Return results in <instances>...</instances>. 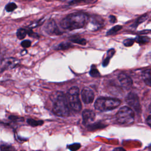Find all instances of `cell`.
Masks as SVG:
<instances>
[{"instance_id": "cell-1", "label": "cell", "mask_w": 151, "mask_h": 151, "mask_svg": "<svg viewBox=\"0 0 151 151\" xmlns=\"http://www.w3.org/2000/svg\"><path fill=\"white\" fill-rule=\"evenodd\" d=\"M50 99L53 102L52 111L60 117H67L70 114V109L66 96L61 91H56L52 93Z\"/></svg>"}, {"instance_id": "cell-2", "label": "cell", "mask_w": 151, "mask_h": 151, "mask_svg": "<svg viewBox=\"0 0 151 151\" xmlns=\"http://www.w3.org/2000/svg\"><path fill=\"white\" fill-rule=\"evenodd\" d=\"M88 17L86 14L82 12H75L68 14L64 18L60 25L61 27L65 29L73 30L80 29L85 26L87 22Z\"/></svg>"}, {"instance_id": "cell-3", "label": "cell", "mask_w": 151, "mask_h": 151, "mask_svg": "<svg viewBox=\"0 0 151 151\" xmlns=\"http://www.w3.org/2000/svg\"><path fill=\"white\" fill-rule=\"evenodd\" d=\"M121 101L117 99L110 97H100L94 103L96 109L101 111H106L113 110L120 106Z\"/></svg>"}, {"instance_id": "cell-4", "label": "cell", "mask_w": 151, "mask_h": 151, "mask_svg": "<svg viewBox=\"0 0 151 151\" xmlns=\"http://www.w3.org/2000/svg\"><path fill=\"white\" fill-rule=\"evenodd\" d=\"M117 122L122 124H130L134 121V112L128 106L122 107L116 114Z\"/></svg>"}, {"instance_id": "cell-5", "label": "cell", "mask_w": 151, "mask_h": 151, "mask_svg": "<svg viewBox=\"0 0 151 151\" xmlns=\"http://www.w3.org/2000/svg\"><path fill=\"white\" fill-rule=\"evenodd\" d=\"M68 106L73 110L79 111L81 109V103L79 97V89L74 86L71 87L66 95Z\"/></svg>"}, {"instance_id": "cell-6", "label": "cell", "mask_w": 151, "mask_h": 151, "mask_svg": "<svg viewBox=\"0 0 151 151\" xmlns=\"http://www.w3.org/2000/svg\"><path fill=\"white\" fill-rule=\"evenodd\" d=\"M126 102L127 104L136 111L140 110V104L139 102V99L137 95L134 93H130L126 97Z\"/></svg>"}, {"instance_id": "cell-7", "label": "cell", "mask_w": 151, "mask_h": 151, "mask_svg": "<svg viewBox=\"0 0 151 151\" xmlns=\"http://www.w3.org/2000/svg\"><path fill=\"white\" fill-rule=\"evenodd\" d=\"M45 31L50 35H58L61 34V32L58 29L55 22L53 19L50 20L44 27Z\"/></svg>"}, {"instance_id": "cell-8", "label": "cell", "mask_w": 151, "mask_h": 151, "mask_svg": "<svg viewBox=\"0 0 151 151\" xmlns=\"http://www.w3.org/2000/svg\"><path fill=\"white\" fill-rule=\"evenodd\" d=\"M81 97L83 102L86 104L91 103L94 99V94L92 90L88 87H84L81 91Z\"/></svg>"}, {"instance_id": "cell-9", "label": "cell", "mask_w": 151, "mask_h": 151, "mask_svg": "<svg viewBox=\"0 0 151 151\" xmlns=\"http://www.w3.org/2000/svg\"><path fill=\"white\" fill-rule=\"evenodd\" d=\"M117 78L121 85L125 88L128 89L131 87L133 81L132 78L127 74L123 73H120L119 74Z\"/></svg>"}, {"instance_id": "cell-10", "label": "cell", "mask_w": 151, "mask_h": 151, "mask_svg": "<svg viewBox=\"0 0 151 151\" xmlns=\"http://www.w3.org/2000/svg\"><path fill=\"white\" fill-rule=\"evenodd\" d=\"M95 113L93 111L90 110H84L82 113L83 117V123L88 125L90 124L95 119Z\"/></svg>"}, {"instance_id": "cell-11", "label": "cell", "mask_w": 151, "mask_h": 151, "mask_svg": "<svg viewBox=\"0 0 151 151\" xmlns=\"http://www.w3.org/2000/svg\"><path fill=\"white\" fill-rule=\"evenodd\" d=\"M142 76L145 84L151 87V69L145 70L142 72Z\"/></svg>"}, {"instance_id": "cell-12", "label": "cell", "mask_w": 151, "mask_h": 151, "mask_svg": "<svg viewBox=\"0 0 151 151\" xmlns=\"http://www.w3.org/2000/svg\"><path fill=\"white\" fill-rule=\"evenodd\" d=\"M4 67L5 69L6 68H12L15 67L18 64L19 61L18 60L14 58H9L6 59L5 61H4Z\"/></svg>"}, {"instance_id": "cell-13", "label": "cell", "mask_w": 151, "mask_h": 151, "mask_svg": "<svg viewBox=\"0 0 151 151\" xmlns=\"http://www.w3.org/2000/svg\"><path fill=\"white\" fill-rule=\"evenodd\" d=\"M70 41H71L74 43H77V44H80L82 45H85L87 43V41L84 38H81L77 35H76V36L74 35V36L71 37L70 38Z\"/></svg>"}, {"instance_id": "cell-14", "label": "cell", "mask_w": 151, "mask_h": 151, "mask_svg": "<svg viewBox=\"0 0 151 151\" xmlns=\"http://www.w3.org/2000/svg\"><path fill=\"white\" fill-rule=\"evenodd\" d=\"M115 53V50L114 49H110L107 52V55H106V58L104 60L103 62V65L104 67H106L108 65L110 58L112 57V56Z\"/></svg>"}, {"instance_id": "cell-15", "label": "cell", "mask_w": 151, "mask_h": 151, "mask_svg": "<svg viewBox=\"0 0 151 151\" xmlns=\"http://www.w3.org/2000/svg\"><path fill=\"white\" fill-rule=\"evenodd\" d=\"M27 122L29 125L32 127H37L38 126H41L44 123V122L42 120H37L33 119H28Z\"/></svg>"}, {"instance_id": "cell-16", "label": "cell", "mask_w": 151, "mask_h": 151, "mask_svg": "<svg viewBox=\"0 0 151 151\" xmlns=\"http://www.w3.org/2000/svg\"><path fill=\"white\" fill-rule=\"evenodd\" d=\"M136 42L140 44H146L147 43L150 41V38L146 36H137L136 38L134 40Z\"/></svg>"}, {"instance_id": "cell-17", "label": "cell", "mask_w": 151, "mask_h": 151, "mask_svg": "<svg viewBox=\"0 0 151 151\" xmlns=\"http://www.w3.org/2000/svg\"><path fill=\"white\" fill-rule=\"evenodd\" d=\"M73 45H71V44L70 42H63L60 43L59 45H58L56 48L55 50H64L66 49H68L70 47H72Z\"/></svg>"}, {"instance_id": "cell-18", "label": "cell", "mask_w": 151, "mask_h": 151, "mask_svg": "<svg viewBox=\"0 0 151 151\" xmlns=\"http://www.w3.org/2000/svg\"><path fill=\"white\" fill-rule=\"evenodd\" d=\"M27 34V30L24 28H19L17 31V37L19 40L24 39Z\"/></svg>"}, {"instance_id": "cell-19", "label": "cell", "mask_w": 151, "mask_h": 151, "mask_svg": "<svg viewBox=\"0 0 151 151\" xmlns=\"http://www.w3.org/2000/svg\"><path fill=\"white\" fill-rule=\"evenodd\" d=\"M90 24L93 26H94L96 28V29H98V28H99L101 26L102 22L101 21L100 19H98V18H93L91 19Z\"/></svg>"}, {"instance_id": "cell-20", "label": "cell", "mask_w": 151, "mask_h": 151, "mask_svg": "<svg viewBox=\"0 0 151 151\" xmlns=\"http://www.w3.org/2000/svg\"><path fill=\"white\" fill-rule=\"evenodd\" d=\"M122 28V26L117 25H116L113 27H112L110 29H109L107 32V35H113L114 34H116V32H117L119 31H120L121 29Z\"/></svg>"}, {"instance_id": "cell-21", "label": "cell", "mask_w": 151, "mask_h": 151, "mask_svg": "<svg viewBox=\"0 0 151 151\" xmlns=\"http://www.w3.org/2000/svg\"><path fill=\"white\" fill-rule=\"evenodd\" d=\"M106 126V125L103 124L102 123H97L93 124H89V126H88L89 130H94L96 129H101V128H103Z\"/></svg>"}, {"instance_id": "cell-22", "label": "cell", "mask_w": 151, "mask_h": 151, "mask_svg": "<svg viewBox=\"0 0 151 151\" xmlns=\"http://www.w3.org/2000/svg\"><path fill=\"white\" fill-rule=\"evenodd\" d=\"M17 8V6L16 4H15L14 2H10L6 5L5 10L7 12H12V11H14Z\"/></svg>"}, {"instance_id": "cell-23", "label": "cell", "mask_w": 151, "mask_h": 151, "mask_svg": "<svg viewBox=\"0 0 151 151\" xmlns=\"http://www.w3.org/2000/svg\"><path fill=\"white\" fill-rule=\"evenodd\" d=\"M147 17H148V15H147L146 14L141 15L139 18H137L136 22L135 24H134V25H136V27H137V26L139 24H140V23H142V22H144L145 21H146V20L147 19Z\"/></svg>"}, {"instance_id": "cell-24", "label": "cell", "mask_w": 151, "mask_h": 151, "mask_svg": "<svg viewBox=\"0 0 151 151\" xmlns=\"http://www.w3.org/2000/svg\"><path fill=\"white\" fill-rule=\"evenodd\" d=\"M0 149L1 151H15V148L10 145H2Z\"/></svg>"}, {"instance_id": "cell-25", "label": "cell", "mask_w": 151, "mask_h": 151, "mask_svg": "<svg viewBox=\"0 0 151 151\" xmlns=\"http://www.w3.org/2000/svg\"><path fill=\"white\" fill-rule=\"evenodd\" d=\"M81 145L80 143H74L68 146V148L71 151H76L80 147Z\"/></svg>"}, {"instance_id": "cell-26", "label": "cell", "mask_w": 151, "mask_h": 151, "mask_svg": "<svg viewBox=\"0 0 151 151\" xmlns=\"http://www.w3.org/2000/svg\"><path fill=\"white\" fill-rule=\"evenodd\" d=\"M90 74L91 76L92 77H97L100 76V73L99 72V71L97 70V69H96V68H91L90 71Z\"/></svg>"}, {"instance_id": "cell-27", "label": "cell", "mask_w": 151, "mask_h": 151, "mask_svg": "<svg viewBox=\"0 0 151 151\" xmlns=\"http://www.w3.org/2000/svg\"><path fill=\"white\" fill-rule=\"evenodd\" d=\"M21 46L24 48H28L31 46V42L29 41V40H24L21 42Z\"/></svg>"}, {"instance_id": "cell-28", "label": "cell", "mask_w": 151, "mask_h": 151, "mask_svg": "<svg viewBox=\"0 0 151 151\" xmlns=\"http://www.w3.org/2000/svg\"><path fill=\"white\" fill-rule=\"evenodd\" d=\"M134 40L132 39H126L123 41V44L126 47H130L134 43Z\"/></svg>"}, {"instance_id": "cell-29", "label": "cell", "mask_w": 151, "mask_h": 151, "mask_svg": "<svg viewBox=\"0 0 151 151\" xmlns=\"http://www.w3.org/2000/svg\"><path fill=\"white\" fill-rule=\"evenodd\" d=\"M9 119L12 121H21L23 120L22 117H19L15 116H11L9 117Z\"/></svg>"}, {"instance_id": "cell-30", "label": "cell", "mask_w": 151, "mask_h": 151, "mask_svg": "<svg viewBox=\"0 0 151 151\" xmlns=\"http://www.w3.org/2000/svg\"><path fill=\"white\" fill-rule=\"evenodd\" d=\"M110 18V22L111 23H114L116 21V18L114 15H110L109 17Z\"/></svg>"}, {"instance_id": "cell-31", "label": "cell", "mask_w": 151, "mask_h": 151, "mask_svg": "<svg viewBox=\"0 0 151 151\" xmlns=\"http://www.w3.org/2000/svg\"><path fill=\"white\" fill-rule=\"evenodd\" d=\"M147 124L151 127V116H149L146 119Z\"/></svg>"}, {"instance_id": "cell-32", "label": "cell", "mask_w": 151, "mask_h": 151, "mask_svg": "<svg viewBox=\"0 0 151 151\" xmlns=\"http://www.w3.org/2000/svg\"><path fill=\"white\" fill-rule=\"evenodd\" d=\"M113 151H126L124 149H123V147H116V148H114L113 149Z\"/></svg>"}, {"instance_id": "cell-33", "label": "cell", "mask_w": 151, "mask_h": 151, "mask_svg": "<svg viewBox=\"0 0 151 151\" xmlns=\"http://www.w3.org/2000/svg\"><path fill=\"white\" fill-rule=\"evenodd\" d=\"M21 151H25V150H21Z\"/></svg>"}, {"instance_id": "cell-34", "label": "cell", "mask_w": 151, "mask_h": 151, "mask_svg": "<svg viewBox=\"0 0 151 151\" xmlns=\"http://www.w3.org/2000/svg\"><path fill=\"white\" fill-rule=\"evenodd\" d=\"M37 151H40V150H37Z\"/></svg>"}, {"instance_id": "cell-35", "label": "cell", "mask_w": 151, "mask_h": 151, "mask_svg": "<svg viewBox=\"0 0 151 151\" xmlns=\"http://www.w3.org/2000/svg\"><path fill=\"white\" fill-rule=\"evenodd\" d=\"M150 57H151V55H150Z\"/></svg>"}]
</instances>
